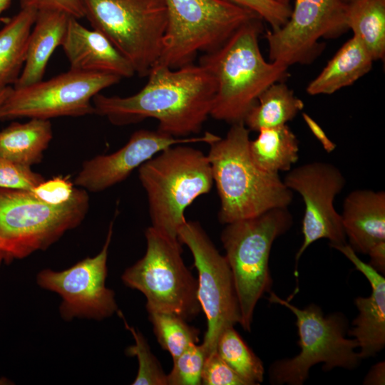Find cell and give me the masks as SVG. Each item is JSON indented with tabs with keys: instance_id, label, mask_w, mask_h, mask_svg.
<instances>
[{
	"instance_id": "1",
	"label": "cell",
	"mask_w": 385,
	"mask_h": 385,
	"mask_svg": "<svg viewBox=\"0 0 385 385\" xmlns=\"http://www.w3.org/2000/svg\"><path fill=\"white\" fill-rule=\"evenodd\" d=\"M147 76L145 86L132 96L96 95L94 114L116 125L155 118L157 130L174 138L200 133L210 115L216 91L212 76L200 64L172 69L156 63Z\"/></svg>"
},
{
	"instance_id": "2",
	"label": "cell",
	"mask_w": 385,
	"mask_h": 385,
	"mask_svg": "<svg viewBox=\"0 0 385 385\" xmlns=\"http://www.w3.org/2000/svg\"><path fill=\"white\" fill-rule=\"evenodd\" d=\"M262 20L253 19L240 26L217 49L204 53L199 64L214 78L216 91L210 116L234 124L244 122L260 94L283 81L288 66L263 57L259 37Z\"/></svg>"
},
{
	"instance_id": "3",
	"label": "cell",
	"mask_w": 385,
	"mask_h": 385,
	"mask_svg": "<svg viewBox=\"0 0 385 385\" xmlns=\"http://www.w3.org/2000/svg\"><path fill=\"white\" fill-rule=\"evenodd\" d=\"M250 130L244 122L231 125L225 138L210 143L209 159L220 201L221 223L252 218L272 209L287 208L293 193L277 173L265 172L249 150Z\"/></svg>"
},
{
	"instance_id": "4",
	"label": "cell",
	"mask_w": 385,
	"mask_h": 385,
	"mask_svg": "<svg viewBox=\"0 0 385 385\" xmlns=\"http://www.w3.org/2000/svg\"><path fill=\"white\" fill-rule=\"evenodd\" d=\"M138 178L147 194L151 227L174 240L186 221V208L208 193L214 183L207 155L183 144L142 164Z\"/></svg>"
},
{
	"instance_id": "5",
	"label": "cell",
	"mask_w": 385,
	"mask_h": 385,
	"mask_svg": "<svg viewBox=\"0 0 385 385\" xmlns=\"http://www.w3.org/2000/svg\"><path fill=\"white\" fill-rule=\"evenodd\" d=\"M88 208L84 189L76 188L69 202L53 205L31 191L0 188V266L48 249L77 227Z\"/></svg>"
},
{
	"instance_id": "6",
	"label": "cell",
	"mask_w": 385,
	"mask_h": 385,
	"mask_svg": "<svg viewBox=\"0 0 385 385\" xmlns=\"http://www.w3.org/2000/svg\"><path fill=\"white\" fill-rule=\"evenodd\" d=\"M292 222L287 207L274 208L252 218L226 224L221 233L239 301L240 324L246 332L251 331L257 302L271 291L269 259L272 244L290 229Z\"/></svg>"
},
{
	"instance_id": "7",
	"label": "cell",
	"mask_w": 385,
	"mask_h": 385,
	"mask_svg": "<svg viewBox=\"0 0 385 385\" xmlns=\"http://www.w3.org/2000/svg\"><path fill=\"white\" fill-rule=\"evenodd\" d=\"M164 1L167 24L156 63L172 69L192 63L199 52L217 49L243 24L260 18L225 0Z\"/></svg>"
},
{
	"instance_id": "8",
	"label": "cell",
	"mask_w": 385,
	"mask_h": 385,
	"mask_svg": "<svg viewBox=\"0 0 385 385\" xmlns=\"http://www.w3.org/2000/svg\"><path fill=\"white\" fill-rule=\"evenodd\" d=\"M268 300L293 312L300 347L294 357L277 360L271 365L272 384L302 385L307 379L310 368L318 363H323L324 371L335 367L351 370L359 366L361 358L355 351L359 344L355 339L345 337L347 326L342 314L325 317L314 304L300 309L271 291Z\"/></svg>"
},
{
	"instance_id": "9",
	"label": "cell",
	"mask_w": 385,
	"mask_h": 385,
	"mask_svg": "<svg viewBox=\"0 0 385 385\" xmlns=\"http://www.w3.org/2000/svg\"><path fill=\"white\" fill-rule=\"evenodd\" d=\"M146 252L122 274L123 284L142 292L147 311L176 314L190 320L201 312L197 297V279L185 266L182 244L147 228Z\"/></svg>"
},
{
	"instance_id": "10",
	"label": "cell",
	"mask_w": 385,
	"mask_h": 385,
	"mask_svg": "<svg viewBox=\"0 0 385 385\" xmlns=\"http://www.w3.org/2000/svg\"><path fill=\"white\" fill-rule=\"evenodd\" d=\"M85 17L147 76L157 63L167 24L164 0H81Z\"/></svg>"
},
{
	"instance_id": "11",
	"label": "cell",
	"mask_w": 385,
	"mask_h": 385,
	"mask_svg": "<svg viewBox=\"0 0 385 385\" xmlns=\"http://www.w3.org/2000/svg\"><path fill=\"white\" fill-rule=\"evenodd\" d=\"M120 79L109 73L70 69L47 81L12 88L0 106V120H49L93 114V97Z\"/></svg>"
},
{
	"instance_id": "12",
	"label": "cell",
	"mask_w": 385,
	"mask_h": 385,
	"mask_svg": "<svg viewBox=\"0 0 385 385\" xmlns=\"http://www.w3.org/2000/svg\"><path fill=\"white\" fill-rule=\"evenodd\" d=\"M178 239L190 250L198 273L197 297L207 322L202 346L207 355L228 327L240 324L241 314L232 271L198 222L185 221Z\"/></svg>"
},
{
	"instance_id": "13",
	"label": "cell",
	"mask_w": 385,
	"mask_h": 385,
	"mask_svg": "<svg viewBox=\"0 0 385 385\" xmlns=\"http://www.w3.org/2000/svg\"><path fill=\"white\" fill-rule=\"evenodd\" d=\"M346 7L342 0H294L286 24L265 35L270 61L288 67L313 61L324 48L322 38H337L348 29Z\"/></svg>"
},
{
	"instance_id": "14",
	"label": "cell",
	"mask_w": 385,
	"mask_h": 385,
	"mask_svg": "<svg viewBox=\"0 0 385 385\" xmlns=\"http://www.w3.org/2000/svg\"><path fill=\"white\" fill-rule=\"evenodd\" d=\"M113 235L111 222L101 252L61 271L41 270L36 282L41 288L57 293L62 299L61 317L102 320L118 311L114 292L106 286L108 248Z\"/></svg>"
},
{
	"instance_id": "15",
	"label": "cell",
	"mask_w": 385,
	"mask_h": 385,
	"mask_svg": "<svg viewBox=\"0 0 385 385\" xmlns=\"http://www.w3.org/2000/svg\"><path fill=\"white\" fill-rule=\"evenodd\" d=\"M283 182L301 195L305 205L303 242L295 256L296 267L304 251L318 240L327 239L332 247L346 243L341 215L334 206L346 183L337 167L326 162L306 163L289 170Z\"/></svg>"
},
{
	"instance_id": "16",
	"label": "cell",
	"mask_w": 385,
	"mask_h": 385,
	"mask_svg": "<svg viewBox=\"0 0 385 385\" xmlns=\"http://www.w3.org/2000/svg\"><path fill=\"white\" fill-rule=\"evenodd\" d=\"M220 138L209 132L200 137L174 138L158 130L140 129L117 151L86 160L73 184L87 192H101L125 180L135 169L173 145L199 142L210 144Z\"/></svg>"
},
{
	"instance_id": "17",
	"label": "cell",
	"mask_w": 385,
	"mask_h": 385,
	"mask_svg": "<svg viewBox=\"0 0 385 385\" xmlns=\"http://www.w3.org/2000/svg\"><path fill=\"white\" fill-rule=\"evenodd\" d=\"M333 248L349 259L371 285V294L369 297L355 299L359 314L347 333L356 340L361 359L373 356L385 346V279L371 265L359 259L349 244Z\"/></svg>"
},
{
	"instance_id": "18",
	"label": "cell",
	"mask_w": 385,
	"mask_h": 385,
	"mask_svg": "<svg viewBox=\"0 0 385 385\" xmlns=\"http://www.w3.org/2000/svg\"><path fill=\"white\" fill-rule=\"evenodd\" d=\"M70 69L105 73L120 78H131L135 71L129 60L100 31L90 30L71 16L63 43Z\"/></svg>"
},
{
	"instance_id": "19",
	"label": "cell",
	"mask_w": 385,
	"mask_h": 385,
	"mask_svg": "<svg viewBox=\"0 0 385 385\" xmlns=\"http://www.w3.org/2000/svg\"><path fill=\"white\" fill-rule=\"evenodd\" d=\"M349 245L356 252L368 254L385 241V192L356 190L345 198L341 215Z\"/></svg>"
},
{
	"instance_id": "20",
	"label": "cell",
	"mask_w": 385,
	"mask_h": 385,
	"mask_svg": "<svg viewBox=\"0 0 385 385\" xmlns=\"http://www.w3.org/2000/svg\"><path fill=\"white\" fill-rule=\"evenodd\" d=\"M71 16L51 9L37 11L29 34L23 69L13 88H22L43 80L47 63L64 39Z\"/></svg>"
},
{
	"instance_id": "21",
	"label": "cell",
	"mask_w": 385,
	"mask_h": 385,
	"mask_svg": "<svg viewBox=\"0 0 385 385\" xmlns=\"http://www.w3.org/2000/svg\"><path fill=\"white\" fill-rule=\"evenodd\" d=\"M374 60L355 36L344 43L307 87L312 96L332 94L352 85L372 68Z\"/></svg>"
},
{
	"instance_id": "22",
	"label": "cell",
	"mask_w": 385,
	"mask_h": 385,
	"mask_svg": "<svg viewBox=\"0 0 385 385\" xmlns=\"http://www.w3.org/2000/svg\"><path fill=\"white\" fill-rule=\"evenodd\" d=\"M52 138L49 120L13 123L0 130V156L31 167L41 162Z\"/></svg>"
},
{
	"instance_id": "23",
	"label": "cell",
	"mask_w": 385,
	"mask_h": 385,
	"mask_svg": "<svg viewBox=\"0 0 385 385\" xmlns=\"http://www.w3.org/2000/svg\"><path fill=\"white\" fill-rule=\"evenodd\" d=\"M37 11L23 8L0 29V91L15 83L23 69Z\"/></svg>"
},
{
	"instance_id": "24",
	"label": "cell",
	"mask_w": 385,
	"mask_h": 385,
	"mask_svg": "<svg viewBox=\"0 0 385 385\" xmlns=\"http://www.w3.org/2000/svg\"><path fill=\"white\" fill-rule=\"evenodd\" d=\"M250 140L249 150L255 165L271 173L289 171L299 159V140L287 125L262 128Z\"/></svg>"
},
{
	"instance_id": "25",
	"label": "cell",
	"mask_w": 385,
	"mask_h": 385,
	"mask_svg": "<svg viewBox=\"0 0 385 385\" xmlns=\"http://www.w3.org/2000/svg\"><path fill=\"white\" fill-rule=\"evenodd\" d=\"M346 24L372 59L385 56V0H353L346 3Z\"/></svg>"
},
{
	"instance_id": "26",
	"label": "cell",
	"mask_w": 385,
	"mask_h": 385,
	"mask_svg": "<svg viewBox=\"0 0 385 385\" xmlns=\"http://www.w3.org/2000/svg\"><path fill=\"white\" fill-rule=\"evenodd\" d=\"M304 106V102L283 81L277 82L260 94L244 123L250 130L254 131L284 125Z\"/></svg>"
},
{
	"instance_id": "27",
	"label": "cell",
	"mask_w": 385,
	"mask_h": 385,
	"mask_svg": "<svg viewBox=\"0 0 385 385\" xmlns=\"http://www.w3.org/2000/svg\"><path fill=\"white\" fill-rule=\"evenodd\" d=\"M216 351L246 383L257 385L263 381L265 369L261 359L247 345L234 327L220 335Z\"/></svg>"
},
{
	"instance_id": "28",
	"label": "cell",
	"mask_w": 385,
	"mask_h": 385,
	"mask_svg": "<svg viewBox=\"0 0 385 385\" xmlns=\"http://www.w3.org/2000/svg\"><path fill=\"white\" fill-rule=\"evenodd\" d=\"M147 312L158 342L171 354L173 359L199 342L200 330L189 325L180 316L171 312Z\"/></svg>"
},
{
	"instance_id": "29",
	"label": "cell",
	"mask_w": 385,
	"mask_h": 385,
	"mask_svg": "<svg viewBox=\"0 0 385 385\" xmlns=\"http://www.w3.org/2000/svg\"><path fill=\"white\" fill-rule=\"evenodd\" d=\"M118 315L123 320L125 328L131 333L135 344L128 346L126 354L135 356L138 361V370L133 385H168L167 374L152 353L148 342L142 333L128 324L123 313L118 309Z\"/></svg>"
},
{
	"instance_id": "30",
	"label": "cell",
	"mask_w": 385,
	"mask_h": 385,
	"mask_svg": "<svg viewBox=\"0 0 385 385\" xmlns=\"http://www.w3.org/2000/svg\"><path fill=\"white\" fill-rule=\"evenodd\" d=\"M207 353L202 344H193L173 359L167 375L168 385H200L202 371Z\"/></svg>"
},
{
	"instance_id": "31",
	"label": "cell",
	"mask_w": 385,
	"mask_h": 385,
	"mask_svg": "<svg viewBox=\"0 0 385 385\" xmlns=\"http://www.w3.org/2000/svg\"><path fill=\"white\" fill-rule=\"evenodd\" d=\"M43 180V176L31 166L0 156V188L32 191Z\"/></svg>"
},
{
	"instance_id": "32",
	"label": "cell",
	"mask_w": 385,
	"mask_h": 385,
	"mask_svg": "<svg viewBox=\"0 0 385 385\" xmlns=\"http://www.w3.org/2000/svg\"><path fill=\"white\" fill-rule=\"evenodd\" d=\"M248 9L276 30L284 26L291 14V6H284L275 0H225Z\"/></svg>"
},
{
	"instance_id": "33",
	"label": "cell",
	"mask_w": 385,
	"mask_h": 385,
	"mask_svg": "<svg viewBox=\"0 0 385 385\" xmlns=\"http://www.w3.org/2000/svg\"><path fill=\"white\" fill-rule=\"evenodd\" d=\"M201 377L204 385H246L216 351L206 356Z\"/></svg>"
},
{
	"instance_id": "34",
	"label": "cell",
	"mask_w": 385,
	"mask_h": 385,
	"mask_svg": "<svg viewBox=\"0 0 385 385\" xmlns=\"http://www.w3.org/2000/svg\"><path fill=\"white\" fill-rule=\"evenodd\" d=\"M76 188L68 178L60 175L48 180H43L31 192L42 202L59 205L71 200Z\"/></svg>"
},
{
	"instance_id": "35",
	"label": "cell",
	"mask_w": 385,
	"mask_h": 385,
	"mask_svg": "<svg viewBox=\"0 0 385 385\" xmlns=\"http://www.w3.org/2000/svg\"><path fill=\"white\" fill-rule=\"evenodd\" d=\"M20 4L21 9L56 10L78 19L85 17L81 0H20Z\"/></svg>"
},
{
	"instance_id": "36",
	"label": "cell",
	"mask_w": 385,
	"mask_h": 385,
	"mask_svg": "<svg viewBox=\"0 0 385 385\" xmlns=\"http://www.w3.org/2000/svg\"><path fill=\"white\" fill-rule=\"evenodd\" d=\"M302 117L314 136L319 141L327 153L333 152L336 148V145L327 137L322 127L307 113H302Z\"/></svg>"
},
{
	"instance_id": "37",
	"label": "cell",
	"mask_w": 385,
	"mask_h": 385,
	"mask_svg": "<svg viewBox=\"0 0 385 385\" xmlns=\"http://www.w3.org/2000/svg\"><path fill=\"white\" fill-rule=\"evenodd\" d=\"M370 257V265L379 273L385 272V241L380 242L371 248L368 254Z\"/></svg>"
},
{
	"instance_id": "38",
	"label": "cell",
	"mask_w": 385,
	"mask_h": 385,
	"mask_svg": "<svg viewBox=\"0 0 385 385\" xmlns=\"http://www.w3.org/2000/svg\"><path fill=\"white\" fill-rule=\"evenodd\" d=\"M364 384L384 385L385 384V362L384 361L374 364L364 378Z\"/></svg>"
},
{
	"instance_id": "39",
	"label": "cell",
	"mask_w": 385,
	"mask_h": 385,
	"mask_svg": "<svg viewBox=\"0 0 385 385\" xmlns=\"http://www.w3.org/2000/svg\"><path fill=\"white\" fill-rule=\"evenodd\" d=\"M12 87L8 86L2 90L0 91V106L4 102V101L6 99L7 96L9 94Z\"/></svg>"
},
{
	"instance_id": "40",
	"label": "cell",
	"mask_w": 385,
	"mask_h": 385,
	"mask_svg": "<svg viewBox=\"0 0 385 385\" xmlns=\"http://www.w3.org/2000/svg\"><path fill=\"white\" fill-rule=\"evenodd\" d=\"M12 0H0V17L2 13L9 6Z\"/></svg>"
},
{
	"instance_id": "41",
	"label": "cell",
	"mask_w": 385,
	"mask_h": 385,
	"mask_svg": "<svg viewBox=\"0 0 385 385\" xmlns=\"http://www.w3.org/2000/svg\"><path fill=\"white\" fill-rule=\"evenodd\" d=\"M14 383L6 377H0V385H10Z\"/></svg>"
},
{
	"instance_id": "42",
	"label": "cell",
	"mask_w": 385,
	"mask_h": 385,
	"mask_svg": "<svg viewBox=\"0 0 385 385\" xmlns=\"http://www.w3.org/2000/svg\"><path fill=\"white\" fill-rule=\"evenodd\" d=\"M277 1V2L284 5V6H291L289 3H290V0H275Z\"/></svg>"
},
{
	"instance_id": "43",
	"label": "cell",
	"mask_w": 385,
	"mask_h": 385,
	"mask_svg": "<svg viewBox=\"0 0 385 385\" xmlns=\"http://www.w3.org/2000/svg\"><path fill=\"white\" fill-rule=\"evenodd\" d=\"M342 1L343 2H344V3H349V2H350V1H353V0H342Z\"/></svg>"
}]
</instances>
